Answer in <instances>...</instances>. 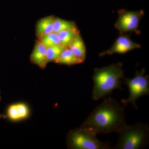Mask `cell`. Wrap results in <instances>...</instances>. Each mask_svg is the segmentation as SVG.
<instances>
[{"label":"cell","mask_w":149,"mask_h":149,"mask_svg":"<svg viewBox=\"0 0 149 149\" xmlns=\"http://www.w3.org/2000/svg\"><path fill=\"white\" fill-rule=\"evenodd\" d=\"M1 91H0V102H1Z\"/></svg>","instance_id":"18"},{"label":"cell","mask_w":149,"mask_h":149,"mask_svg":"<svg viewBox=\"0 0 149 149\" xmlns=\"http://www.w3.org/2000/svg\"><path fill=\"white\" fill-rule=\"evenodd\" d=\"M76 26L74 22L69 21L62 19L58 17H54L53 24V32L58 33L66 30L70 29Z\"/></svg>","instance_id":"14"},{"label":"cell","mask_w":149,"mask_h":149,"mask_svg":"<svg viewBox=\"0 0 149 149\" xmlns=\"http://www.w3.org/2000/svg\"><path fill=\"white\" fill-rule=\"evenodd\" d=\"M119 136L116 149H141L149 143V127L148 124L137 123L133 125L125 123L117 133Z\"/></svg>","instance_id":"3"},{"label":"cell","mask_w":149,"mask_h":149,"mask_svg":"<svg viewBox=\"0 0 149 149\" xmlns=\"http://www.w3.org/2000/svg\"><path fill=\"white\" fill-rule=\"evenodd\" d=\"M54 16L46 17L37 22L36 26V34L39 39L53 32Z\"/></svg>","instance_id":"10"},{"label":"cell","mask_w":149,"mask_h":149,"mask_svg":"<svg viewBox=\"0 0 149 149\" xmlns=\"http://www.w3.org/2000/svg\"><path fill=\"white\" fill-rule=\"evenodd\" d=\"M57 64L64 65H75L83 63L72 53L69 48H64L57 59L55 61Z\"/></svg>","instance_id":"12"},{"label":"cell","mask_w":149,"mask_h":149,"mask_svg":"<svg viewBox=\"0 0 149 149\" xmlns=\"http://www.w3.org/2000/svg\"><path fill=\"white\" fill-rule=\"evenodd\" d=\"M141 47V46L139 44L134 42L130 40L128 35L123 34L117 38L110 49L101 53L100 56L111 55L114 54H124L132 50Z\"/></svg>","instance_id":"7"},{"label":"cell","mask_w":149,"mask_h":149,"mask_svg":"<svg viewBox=\"0 0 149 149\" xmlns=\"http://www.w3.org/2000/svg\"><path fill=\"white\" fill-rule=\"evenodd\" d=\"M46 47L61 45L58 35L55 32H52L38 39Z\"/></svg>","instance_id":"16"},{"label":"cell","mask_w":149,"mask_h":149,"mask_svg":"<svg viewBox=\"0 0 149 149\" xmlns=\"http://www.w3.org/2000/svg\"><path fill=\"white\" fill-rule=\"evenodd\" d=\"M79 33L80 32L77 26L59 32L57 34L61 45L64 48L68 47Z\"/></svg>","instance_id":"13"},{"label":"cell","mask_w":149,"mask_h":149,"mask_svg":"<svg viewBox=\"0 0 149 149\" xmlns=\"http://www.w3.org/2000/svg\"><path fill=\"white\" fill-rule=\"evenodd\" d=\"M118 18L114 26L120 35L130 32H135L136 34H140L138 28L140 22L144 15L143 10H118Z\"/></svg>","instance_id":"6"},{"label":"cell","mask_w":149,"mask_h":149,"mask_svg":"<svg viewBox=\"0 0 149 149\" xmlns=\"http://www.w3.org/2000/svg\"><path fill=\"white\" fill-rule=\"evenodd\" d=\"M30 110L24 103L19 102L9 106L6 112V117L11 121H17L29 117Z\"/></svg>","instance_id":"8"},{"label":"cell","mask_w":149,"mask_h":149,"mask_svg":"<svg viewBox=\"0 0 149 149\" xmlns=\"http://www.w3.org/2000/svg\"><path fill=\"white\" fill-rule=\"evenodd\" d=\"M145 70L143 69L139 72L136 71L135 77L132 79L123 77L124 83L128 86L129 91V97L128 98L123 99L121 103L125 107L131 103L137 108L136 102L137 99L145 95L149 94V77L145 74Z\"/></svg>","instance_id":"5"},{"label":"cell","mask_w":149,"mask_h":149,"mask_svg":"<svg viewBox=\"0 0 149 149\" xmlns=\"http://www.w3.org/2000/svg\"><path fill=\"white\" fill-rule=\"evenodd\" d=\"M124 108L109 97L96 107L80 127L97 135L118 133L125 124Z\"/></svg>","instance_id":"1"},{"label":"cell","mask_w":149,"mask_h":149,"mask_svg":"<svg viewBox=\"0 0 149 149\" xmlns=\"http://www.w3.org/2000/svg\"><path fill=\"white\" fill-rule=\"evenodd\" d=\"M64 48L61 45L46 47V56L48 63L55 62Z\"/></svg>","instance_id":"15"},{"label":"cell","mask_w":149,"mask_h":149,"mask_svg":"<svg viewBox=\"0 0 149 149\" xmlns=\"http://www.w3.org/2000/svg\"><path fill=\"white\" fill-rule=\"evenodd\" d=\"M68 148L70 149H109V144L100 141L97 135L79 127L70 130L66 137Z\"/></svg>","instance_id":"4"},{"label":"cell","mask_w":149,"mask_h":149,"mask_svg":"<svg viewBox=\"0 0 149 149\" xmlns=\"http://www.w3.org/2000/svg\"><path fill=\"white\" fill-rule=\"evenodd\" d=\"M121 63L111 64L94 70L92 97L97 101L110 95L116 89H122L121 80L124 71Z\"/></svg>","instance_id":"2"},{"label":"cell","mask_w":149,"mask_h":149,"mask_svg":"<svg viewBox=\"0 0 149 149\" xmlns=\"http://www.w3.org/2000/svg\"><path fill=\"white\" fill-rule=\"evenodd\" d=\"M30 61L41 69H45L48 62L46 56V47L37 40L30 57Z\"/></svg>","instance_id":"9"},{"label":"cell","mask_w":149,"mask_h":149,"mask_svg":"<svg viewBox=\"0 0 149 149\" xmlns=\"http://www.w3.org/2000/svg\"><path fill=\"white\" fill-rule=\"evenodd\" d=\"M6 116L5 114H1L0 113V119L1 118H6Z\"/></svg>","instance_id":"17"},{"label":"cell","mask_w":149,"mask_h":149,"mask_svg":"<svg viewBox=\"0 0 149 149\" xmlns=\"http://www.w3.org/2000/svg\"><path fill=\"white\" fill-rule=\"evenodd\" d=\"M68 47L82 62L85 61L86 56V48L80 33L74 38Z\"/></svg>","instance_id":"11"}]
</instances>
